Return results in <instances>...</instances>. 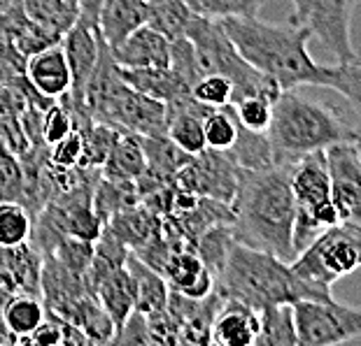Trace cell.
Returning <instances> with one entry per match:
<instances>
[{
	"instance_id": "35",
	"label": "cell",
	"mask_w": 361,
	"mask_h": 346,
	"mask_svg": "<svg viewBox=\"0 0 361 346\" xmlns=\"http://www.w3.org/2000/svg\"><path fill=\"white\" fill-rule=\"evenodd\" d=\"M266 0H187L196 17L221 21L228 17H259Z\"/></svg>"
},
{
	"instance_id": "44",
	"label": "cell",
	"mask_w": 361,
	"mask_h": 346,
	"mask_svg": "<svg viewBox=\"0 0 361 346\" xmlns=\"http://www.w3.org/2000/svg\"><path fill=\"white\" fill-rule=\"evenodd\" d=\"M112 344H152V335L147 328V316L142 312H133L126 319V323L117 330Z\"/></svg>"
},
{
	"instance_id": "43",
	"label": "cell",
	"mask_w": 361,
	"mask_h": 346,
	"mask_svg": "<svg viewBox=\"0 0 361 346\" xmlns=\"http://www.w3.org/2000/svg\"><path fill=\"white\" fill-rule=\"evenodd\" d=\"M82 158V133L73 130L66 140L56 142L49 151V163L59 167H78Z\"/></svg>"
},
{
	"instance_id": "13",
	"label": "cell",
	"mask_w": 361,
	"mask_h": 346,
	"mask_svg": "<svg viewBox=\"0 0 361 346\" xmlns=\"http://www.w3.org/2000/svg\"><path fill=\"white\" fill-rule=\"evenodd\" d=\"M168 107V137L191 156L207 149L205 144V117L214 107L198 103L194 96H184L166 103Z\"/></svg>"
},
{
	"instance_id": "46",
	"label": "cell",
	"mask_w": 361,
	"mask_h": 346,
	"mask_svg": "<svg viewBox=\"0 0 361 346\" xmlns=\"http://www.w3.org/2000/svg\"><path fill=\"white\" fill-rule=\"evenodd\" d=\"M355 144L361 149V128H355Z\"/></svg>"
},
{
	"instance_id": "49",
	"label": "cell",
	"mask_w": 361,
	"mask_h": 346,
	"mask_svg": "<svg viewBox=\"0 0 361 346\" xmlns=\"http://www.w3.org/2000/svg\"><path fill=\"white\" fill-rule=\"evenodd\" d=\"M66 3H71L75 10H78V5H80V0H66Z\"/></svg>"
},
{
	"instance_id": "20",
	"label": "cell",
	"mask_w": 361,
	"mask_h": 346,
	"mask_svg": "<svg viewBox=\"0 0 361 346\" xmlns=\"http://www.w3.org/2000/svg\"><path fill=\"white\" fill-rule=\"evenodd\" d=\"M0 267L12 276L19 293L40 295L42 253L30 242L17 244V247H0Z\"/></svg>"
},
{
	"instance_id": "16",
	"label": "cell",
	"mask_w": 361,
	"mask_h": 346,
	"mask_svg": "<svg viewBox=\"0 0 361 346\" xmlns=\"http://www.w3.org/2000/svg\"><path fill=\"white\" fill-rule=\"evenodd\" d=\"M291 193H294L298 210L322 203L331 198V179H329L326 151H312L291 165Z\"/></svg>"
},
{
	"instance_id": "47",
	"label": "cell",
	"mask_w": 361,
	"mask_h": 346,
	"mask_svg": "<svg viewBox=\"0 0 361 346\" xmlns=\"http://www.w3.org/2000/svg\"><path fill=\"white\" fill-rule=\"evenodd\" d=\"M5 151H12V149L7 147V142L3 140V137H0V153H5Z\"/></svg>"
},
{
	"instance_id": "18",
	"label": "cell",
	"mask_w": 361,
	"mask_h": 346,
	"mask_svg": "<svg viewBox=\"0 0 361 346\" xmlns=\"http://www.w3.org/2000/svg\"><path fill=\"white\" fill-rule=\"evenodd\" d=\"M147 24V0H103L98 12V33L114 49L135 28Z\"/></svg>"
},
{
	"instance_id": "3",
	"label": "cell",
	"mask_w": 361,
	"mask_h": 346,
	"mask_svg": "<svg viewBox=\"0 0 361 346\" xmlns=\"http://www.w3.org/2000/svg\"><path fill=\"white\" fill-rule=\"evenodd\" d=\"M214 290L238 302L264 309L271 305H294L298 300H329L331 290H322L301 279L291 263L268 251L233 242L221 272L214 276Z\"/></svg>"
},
{
	"instance_id": "42",
	"label": "cell",
	"mask_w": 361,
	"mask_h": 346,
	"mask_svg": "<svg viewBox=\"0 0 361 346\" xmlns=\"http://www.w3.org/2000/svg\"><path fill=\"white\" fill-rule=\"evenodd\" d=\"M28 56L14 42H0V84L26 75Z\"/></svg>"
},
{
	"instance_id": "26",
	"label": "cell",
	"mask_w": 361,
	"mask_h": 346,
	"mask_svg": "<svg viewBox=\"0 0 361 346\" xmlns=\"http://www.w3.org/2000/svg\"><path fill=\"white\" fill-rule=\"evenodd\" d=\"M94 210L101 217L103 226L110 221L117 212H124L128 207L140 203L135 181L130 179H112V177H98L94 186Z\"/></svg>"
},
{
	"instance_id": "2",
	"label": "cell",
	"mask_w": 361,
	"mask_h": 346,
	"mask_svg": "<svg viewBox=\"0 0 361 346\" xmlns=\"http://www.w3.org/2000/svg\"><path fill=\"white\" fill-rule=\"evenodd\" d=\"M235 49L259 72L278 82L280 89L322 86L324 65H317L308 51L312 33L308 28L287 24H268L259 17H228L219 21Z\"/></svg>"
},
{
	"instance_id": "9",
	"label": "cell",
	"mask_w": 361,
	"mask_h": 346,
	"mask_svg": "<svg viewBox=\"0 0 361 346\" xmlns=\"http://www.w3.org/2000/svg\"><path fill=\"white\" fill-rule=\"evenodd\" d=\"M238 170L240 167L235 165V160L231 158L228 151L205 149L201 153H196L175 174V184L201 198H212L219 200V203L231 205L238 186Z\"/></svg>"
},
{
	"instance_id": "8",
	"label": "cell",
	"mask_w": 361,
	"mask_h": 346,
	"mask_svg": "<svg viewBox=\"0 0 361 346\" xmlns=\"http://www.w3.org/2000/svg\"><path fill=\"white\" fill-rule=\"evenodd\" d=\"M294 14L289 17L291 24L308 28L312 37L324 44L336 56V60H348L352 49V12L357 0H291Z\"/></svg>"
},
{
	"instance_id": "31",
	"label": "cell",
	"mask_w": 361,
	"mask_h": 346,
	"mask_svg": "<svg viewBox=\"0 0 361 346\" xmlns=\"http://www.w3.org/2000/svg\"><path fill=\"white\" fill-rule=\"evenodd\" d=\"M231 158L235 160L238 167H247V170H257V167H268L275 165L273 160V149L268 142L266 133H255L245 126L238 124V137L233 147L228 149Z\"/></svg>"
},
{
	"instance_id": "33",
	"label": "cell",
	"mask_w": 361,
	"mask_h": 346,
	"mask_svg": "<svg viewBox=\"0 0 361 346\" xmlns=\"http://www.w3.org/2000/svg\"><path fill=\"white\" fill-rule=\"evenodd\" d=\"M233 230L231 223H214L198 237L196 242V253L201 256L207 270L212 272V276H217L224 267L228 251L233 247Z\"/></svg>"
},
{
	"instance_id": "14",
	"label": "cell",
	"mask_w": 361,
	"mask_h": 346,
	"mask_svg": "<svg viewBox=\"0 0 361 346\" xmlns=\"http://www.w3.org/2000/svg\"><path fill=\"white\" fill-rule=\"evenodd\" d=\"M112 56L119 68H168L171 40L149 24H142L112 49Z\"/></svg>"
},
{
	"instance_id": "37",
	"label": "cell",
	"mask_w": 361,
	"mask_h": 346,
	"mask_svg": "<svg viewBox=\"0 0 361 346\" xmlns=\"http://www.w3.org/2000/svg\"><path fill=\"white\" fill-rule=\"evenodd\" d=\"M49 256L56 258L59 263L68 267L73 274L84 276V272H87L91 265V258H94V242L66 235L56 242V247L51 249Z\"/></svg>"
},
{
	"instance_id": "40",
	"label": "cell",
	"mask_w": 361,
	"mask_h": 346,
	"mask_svg": "<svg viewBox=\"0 0 361 346\" xmlns=\"http://www.w3.org/2000/svg\"><path fill=\"white\" fill-rule=\"evenodd\" d=\"M191 96L207 107H226V105H231L233 84L231 79H226L224 75L207 72L191 86Z\"/></svg>"
},
{
	"instance_id": "10",
	"label": "cell",
	"mask_w": 361,
	"mask_h": 346,
	"mask_svg": "<svg viewBox=\"0 0 361 346\" xmlns=\"http://www.w3.org/2000/svg\"><path fill=\"white\" fill-rule=\"evenodd\" d=\"M326 163L338 219L361 230V149L355 142H338L326 149Z\"/></svg>"
},
{
	"instance_id": "45",
	"label": "cell",
	"mask_w": 361,
	"mask_h": 346,
	"mask_svg": "<svg viewBox=\"0 0 361 346\" xmlns=\"http://www.w3.org/2000/svg\"><path fill=\"white\" fill-rule=\"evenodd\" d=\"M19 344H37V346H59V344H63V328H61V319L47 312L40 326H37L28 337H21Z\"/></svg>"
},
{
	"instance_id": "28",
	"label": "cell",
	"mask_w": 361,
	"mask_h": 346,
	"mask_svg": "<svg viewBox=\"0 0 361 346\" xmlns=\"http://www.w3.org/2000/svg\"><path fill=\"white\" fill-rule=\"evenodd\" d=\"M21 5L33 24L59 37L78 24V10L66 0H21Z\"/></svg>"
},
{
	"instance_id": "30",
	"label": "cell",
	"mask_w": 361,
	"mask_h": 346,
	"mask_svg": "<svg viewBox=\"0 0 361 346\" xmlns=\"http://www.w3.org/2000/svg\"><path fill=\"white\" fill-rule=\"evenodd\" d=\"M44 302L40 300V295H28V293H17L12 295L3 307V319L10 328L12 335L19 337H28L33 330L44 321Z\"/></svg>"
},
{
	"instance_id": "39",
	"label": "cell",
	"mask_w": 361,
	"mask_h": 346,
	"mask_svg": "<svg viewBox=\"0 0 361 346\" xmlns=\"http://www.w3.org/2000/svg\"><path fill=\"white\" fill-rule=\"evenodd\" d=\"M231 107L235 112L238 124L245 126L247 130L266 133L268 126H271V117H273V100L271 98L250 96V98L238 100V103H233Z\"/></svg>"
},
{
	"instance_id": "27",
	"label": "cell",
	"mask_w": 361,
	"mask_h": 346,
	"mask_svg": "<svg viewBox=\"0 0 361 346\" xmlns=\"http://www.w3.org/2000/svg\"><path fill=\"white\" fill-rule=\"evenodd\" d=\"M140 142L145 149V160H147V167H145V170L161 177V179H175V174L194 158L191 153L178 147L168 135H161V137H142L140 135Z\"/></svg>"
},
{
	"instance_id": "38",
	"label": "cell",
	"mask_w": 361,
	"mask_h": 346,
	"mask_svg": "<svg viewBox=\"0 0 361 346\" xmlns=\"http://www.w3.org/2000/svg\"><path fill=\"white\" fill-rule=\"evenodd\" d=\"M26 198V177L14 151L0 153V203H21Z\"/></svg>"
},
{
	"instance_id": "34",
	"label": "cell",
	"mask_w": 361,
	"mask_h": 346,
	"mask_svg": "<svg viewBox=\"0 0 361 346\" xmlns=\"http://www.w3.org/2000/svg\"><path fill=\"white\" fill-rule=\"evenodd\" d=\"M33 214L21 203H0V247H17L30 242Z\"/></svg>"
},
{
	"instance_id": "4",
	"label": "cell",
	"mask_w": 361,
	"mask_h": 346,
	"mask_svg": "<svg viewBox=\"0 0 361 346\" xmlns=\"http://www.w3.org/2000/svg\"><path fill=\"white\" fill-rule=\"evenodd\" d=\"M278 165H294L312 151H326L338 142H355V128L334 107L282 89L273 100L271 126L266 130Z\"/></svg>"
},
{
	"instance_id": "48",
	"label": "cell",
	"mask_w": 361,
	"mask_h": 346,
	"mask_svg": "<svg viewBox=\"0 0 361 346\" xmlns=\"http://www.w3.org/2000/svg\"><path fill=\"white\" fill-rule=\"evenodd\" d=\"M10 3H12V0H0V12H3V10H5V7H7V5H10Z\"/></svg>"
},
{
	"instance_id": "5",
	"label": "cell",
	"mask_w": 361,
	"mask_h": 346,
	"mask_svg": "<svg viewBox=\"0 0 361 346\" xmlns=\"http://www.w3.org/2000/svg\"><path fill=\"white\" fill-rule=\"evenodd\" d=\"M187 37L194 42L205 75L217 72L224 75L226 79H231L233 84L231 105L250 96H264L271 100L280 96L282 89L278 86V82H273L271 77L259 72L257 68H252L240 56V51L235 49V44L226 35V30L219 21L203 19L194 14L187 26Z\"/></svg>"
},
{
	"instance_id": "23",
	"label": "cell",
	"mask_w": 361,
	"mask_h": 346,
	"mask_svg": "<svg viewBox=\"0 0 361 346\" xmlns=\"http://www.w3.org/2000/svg\"><path fill=\"white\" fill-rule=\"evenodd\" d=\"M126 270L130 274V281H133L135 309L142 314L164 309L168 302V295H171V286H168V281L164 276H161L154 267H149L145 263L142 258H137L133 251L128 253Z\"/></svg>"
},
{
	"instance_id": "7",
	"label": "cell",
	"mask_w": 361,
	"mask_h": 346,
	"mask_svg": "<svg viewBox=\"0 0 361 346\" xmlns=\"http://www.w3.org/2000/svg\"><path fill=\"white\" fill-rule=\"evenodd\" d=\"M296 335L301 346H331L361 337V309L329 300L294 302Z\"/></svg>"
},
{
	"instance_id": "12",
	"label": "cell",
	"mask_w": 361,
	"mask_h": 346,
	"mask_svg": "<svg viewBox=\"0 0 361 346\" xmlns=\"http://www.w3.org/2000/svg\"><path fill=\"white\" fill-rule=\"evenodd\" d=\"M159 274L171 288L191 297H205L214 290V276L194 247H173L168 258L161 263Z\"/></svg>"
},
{
	"instance_id": "15",
	"label": "cell",
	"mask_w": 361,
	"mask_h": 346,
	"mask_svg": "<svg viewBox=\"0 0 361 346\" xmlns=\"http://www.w3.org/2000/svg\"><path fill=\"white\" fill-rule=\"evenodd\" d=\"M259 335V312L238 302V300H221L212 321L210 344L217 346H255Z\"/></svg>"
},
{
	"instance_id": "22",
	"label": "cell",
	"mask_w": 361,
	"mask_h": 346,
	"mask_svg": "<svg viewBox=\"0 0 361 346\" xmlns=\"http://www.w3.org/2000/svg\"><path fill=\"white\" fill-rule=\"evenodd\" d=\"M105 226L110 228L130 251H135V249H140L142 244H147L152 237H157L161 233L164 217H159V214L152 212L149 207L137 203L124 212H117Z\"/></svg>"
},
{
	"instance_id": "24",
	"label": "cell",
	"mask_w": 361,
	"mask_h": 346,
	"mask_svg": "<svg viewBox=\"0 0 361 346\" xmlns=\"http://www.w3.org/2000/svg\"><path fill=\"white\" fill-rule=\"evenodd\" d=\"M96 300L101 302L103 309L110 314V319L114 321L117 330L124 326L126 319L135 312V290H133V281H130V274L124 267L110 272L98 281V286L94 288Z\"/></svg>"
},
{
	"instance_id": "1",
	"label": "cell",
	"mask_w": 361,
	"mask_h": 346,
	"mask_svg": "<svg viewBox=\"0 0 361 346\" xmlns=\"http://www.w3.org/2000/svg\"><path fill=\"white\" fill-rule=\"evenodd\" d=\"M291 165H268L238 170V186L231 200L233 240L245 247L268 251L282 260L296 258L294 221L296 200L291 193Z\"/></svg>"
},
{
	"instance_id": "41",
	"label": "cell",
	"mask_w": 361,
	"mask_h": 346,
	"mask_svg": "<svg viewBox=\"0 0 361 346\" xmlns=\"http://www.w3.org/2000/svg\"><path fill=\"white\" fill-rule=\"evenodd\" d=\"M75 130V124H73V117L71 112L66 110L63 105L54 103L49 110H44V119H42V142L47 144V147H54L56 142L66 140L68 135H71Z\"/></svg>"
},
{
	"instance_id": "36",
	"label": "cell",
	"mask_w": 361,
	"mask_h": 346,
	"mask_svg": "<svg viewBox=\"0 0 361 346\" xmlns=\"http://www.w3.org/2000/svg\"><path fill=\"white\" fill-rule=\"evenodd\" d=\"M238 137V119L231 105L214 107L205 117V144L207 149L228 151Z\"/></svg>"
},
{
	"instance_id": "29",
	"label": "cell",
	"mask_w": 361,
	"mask_h": 346,
	"mask_svg": "<svg viewBox=\"0 0 361 346\" xmlns=\"http://www.w3.org/2000/svg\"><path fill=\"white\" fill-rule=\"evenodd\" d=\"M194 12L187 0H147V24L166 35L168 40H178L187 35V26Z\"/></svg>"
},
{
	"instance_id": "6",
	"label": "cell",
	"mask_w": 361,
	"mask_h": 346,
	"mask_svg": "<svg viewBox=\"0 0 361 346\" xmlns=\"http://www.w3.org/2000/svg\"><path fill=\"white\" fill-rule=\"evenodd\" d=\"M361 267V230L336 223L291 260V270L322 290Z\"/></svg>"
},
{
	"instance_id": "11",
	"label": "cell",
	"mask_w": 361,
	"mask_h": 346,
	"mask_svg": "<svg viewBox=\"0 0 361 346\" xmlns=\"http://www.w3.org/2000/svg\"><path fill=\"white\" fill-rule=\"evenodd\" d=\"M98 42H101L98 28L84 26L80 21L68 30L63 35V40H61L68 65H71V75H73L71 91L59 98V103L63 105L66 110L87 112L84 110V94H87V86H89L91 77H94L96 63H98Z\"/></svg>"
},
{
	"instance_id": "21",
	"label": "cell",
	"mask_w": 361,
	"mask_h": 346,
	"mask_svg": "<svg viewBox=\"0 0 361 346\" xmlns=\"http://www.w3.org/2000/svg\"><path fill=\"white\" fill-rule=\"evenodd\" d=\"M145 167H147V160H145L140 135L128 133V130H117L112 147L101 165V174L112 177V179L135 181L145 172Z\"/></svg>"
},
{
	"instance_id": "32",
	"label": "cell",
	"mask_w": 361,
	"mask_h": 346,
	"mask_svg": "<svg viewBox=\"0 0 361 346\" xmlns=\"http://www.w3.org/2000/svg\"><path fill=\"white\" fill-rule=\"evenodd\" d=\"M324 89L341 94L345 100L361 110V53H352L348 60H338L336 65H324Z\"/></svg>"
},
{
	"instance_id": "19",
	"label": "cell",
	"mask_w": 361,
	"mask_h": 346,
	"mask_svg": "<svg viewBox=\"0 0 361 346\" xmlns=\"http://www.w3.org/2000/svg\"><path fill=\"white\" fill-rule=\"evenodd\" d=\"M119 75L128 86L140 91L145 96H152L164 103L184 98L191 94V86L182 77L168 68H119Z\"/></svg>"
},
{
	"instance_id": "17",
	"label": "cell",
	"mask_w": 361,
	"mask_h": 346,
	"mask_svg": "<svg viewBox=\"0 0 361 346\" xmlns=\"http://www.w3.org/2000/svg\"><path fill=\"white\" fill-rule=\"evenodd\" d=\"M26 75L33 82V86L47 98L59 100L61 96H66L73 86V75L63 44L59 42L49 49H42L33 53V56H28Z\"/></svg>"
},
{
	"instance_id": "25",
	"label": "cell",
	"mask_w": 361,
	"mask_h": 346,
	"mask_svg": "<svg viewBox=\"0 0 361 346\" xmlns=\"http://www.w3.org/2000/svg\"><path fill=\"white\" fill-rule=\"evenodd\" d=\"M294 305H271L259 309V335L255 346H296Z\"/></svg>"
}]
</instances>
